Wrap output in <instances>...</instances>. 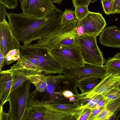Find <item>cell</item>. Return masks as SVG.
Returning <instances> with one entry per match:
<instances>
[{"instance_id": "32", "label": "cell", "mask_w": 120, "mask_h": 120, "mask_svg": "<svg viewBox=\"0 0 120 120\" xmlns=\"http://www.w3.org/2000/svg\"><path fill=\"white\" fill-rule=\"evenodd\" d=\"M120 14V0H113L110 14Z\"/></svg>"}, {"instance_id": "4", "label": "cell", "mask_w": 120, "mask_h": 120, "mask_svg": "<svg viewBox=\"0 0 120 120\" xmlns=\"http://www.w3.org/2000/svg\"><path fill=\"white\" fill-rule=\"evenodd\" d=\"M31 83L28 79L9 94L8 114L11 120H22L27 106Z\"/></svg>"}, {"instance_id": "1", "label": "cell", "mask_w": 120, "mask_h": 120, "mask_svg": "<svg viewBox=\"0 0 120 120\" xmlns=\"http://www.w3.org/2000/svg\"><path fill=\"white\" fill-rule=\"evenodd\" d=\"M63 12L58 9L42 19L26 16L22 13H7L8 23L14 35L23 45L41 39L60 23Z\"/></svg>"}, {"instance_id": "9", "label": "cell", "mask_w": 120, "mask_h": 120, "mask_svg": "<svg viewBox=\"0 0 120 120\" xmlns=\"http://www.w3.org/2000/svg\"><path fill=\"white\" fill-rule=\"evenodd\" d=\"M120 84V76L109 74L104 77L95 87L89 91L79 95L76 100L86 99L89 100L97 95L104 94L118 87Z\"/></svg>"}, {"instance_id": "35", "label": "cell", "mask_w": 120, "mask_h": 120, "mask_svg": "<svg viewBox=\"0 0 120 120\" xmlns=\"http://www.w3.org/2000/svg\"><path fill=\"white\" fill-rule=\"evenodd\" d=\"M104 107L95 108L91 109L88 120H93L94 117L97 115Z\"/></svg>"}, {"instance_id": "7", "label": "cell", "mask_w": 120, "mask_h": 120, "mask_svg": "<svg viewBox=\"0 0 120 120\" xmlns=\"http://www.w3.org/2000/svg\"><path fill=\"white\" fill-rule=\"evenodd\" d=\"M22 13L28 17L42 19L57 10L51 0H20Z\"/></svg>"}, {"instance_id": "43", "label": "cell", "mask_w": 120, "mask_h": 120, "mask_svg": "<svg viewBox=\"0 0 120 120\" xmlns=\"http://www.w3.org/2000/svg\"><path fill=\"white\" fill-rule=\"evenodd\" d=\"M68 98L69 101L70 102L75 101L76 100V98L75 96H71Z\"/></svg>"}, {"instance_id": "28", "label": "cell", "mask_w": 120, "mask_h": 120, "mask_svg": "<svg viewBox=\"0 0 120 120\" xmlns=\"http://www.w3.org/2000/svg\"><path fill=\"white\" fill-rule=\"evenodd\" d=\"M103 96L108 101L114 100L120 97V90L116 88L104 94Z\"/></svg>"}, {"instance_id": "3", "label": "cell", "mask_w": 120, "mask_h": 120, "mask_svg": "<svg viewBox=\"0 0 120 120\" xmlns=\"http://www.w3.org/2000/svg\"><path fill=\"white\" fill-rule=\"evenodd\" d=\"M77 21L75 19L65 24H60L49 34L38 40L36 43L32 45L46 47L49 50L62 46L67 38L78 36L75 29Z\"/></svg>"}, {"instance_id": "25", "label": "cell", "mask_w": 120, "mask_h": 120, "mask_svg": "<svg viewBox=\"0 0 120 120\" xmlns=\"http://www.w3.org/2000/svg\"><path fill=\"white\" fill-rule=\"evenodd\" d=\"M103 96V94L95 95L91 98L89 101L85 105H80L76 109L88 108L91 109L95 108L98 102Z\"/></svg>"}, {"instance_id": "44", "label": "cell", "mask_w": 120, "mask_h": 120, "mask_svg": "<svg viewBox=\"0 0 120 120\" xmlns=\"http://www.w3.org/2000/svg\"><path fill=\"white\" fill-rule=\"evenodd\" d=\"M63 0H51L53 3H57L58 4H61Z\"/></svg>"}, {"instance_id": "5", "label": "cell", "mask_w": 120, "mask_h": 120, "mask_svg": "<svg viewBox=\"0 0 120 120\" xmlns=\"http://www.w3.org/2000/svg\"><path fill=\"white\" fill-rule=\"evenodd\" d=\"M97 37L85 34L75 37L85 63L98 65H104L105 60L97 44Z\"/></svg>"}, {"instance_id": "31", "label": "cell", "mask_w": 120, "mask_h": 120, "mask_svg": "<svg viewBox=\"0 0 120 120\" xmlns=\"http://www.w3.org/2000/svg\"><path fill=\"white\" fill-rule=\"evenodd\" d=\"M103 10L106 14H110L113 0H100Z\"/></svg>"}, {"instance_id": "23", "label": "cell", "mask_w": 120, "mask_h": 120, "mask_svg": "<svg viewBox=\"0 0 120 120\" xmlns=\"http://www.w3.org/2000/svg\"><path fill=\"white\" fill-rule=\"evenodd\" d=\"M120 108V97L108 101L104 107V108L110 113L111 116Z\"/></svg>"}, {"instance_id": "15", "label": "cell", "mask_w": 120, "mask_h": 120, "mask_svg": "<svg viewBox=\"0 0 120 120\" xmlns=\"http://www.w3.org/2000/svg\"><path fill=\"white\" fill-rule=\"evenodd\" d=\"M19 70L26 75L35 73H43V71L27 60L21 57L10 69L11 71Z\"/></svg>"}, {"instance_id": "18", "label": "cell", "mask_w": 120, "mask_h": 120, "mask_svg": "<svg viewBox=\"0 0 120 120\" xmlns=\"http://www.w3.org/2000/svg\"><path fill=\"white\" fill-rule=\"evenodd\" d=\"M11 71L12 73V79L10 93L22 86L28 79L26 75L20 70L17 69Z\"/></svg>"}, {"instance_id": "13", "label": "cell", "mask_w": 120, "mask_h": 120, "mask_svg": "<svg viewBox=\"0 0 120 120\" xmlns=\"http://www.w3.org/2000/svg\"><path fill=\"white\" fill-rule=\"evenodd\" d=\"M55 76L56 83L54 93L62 94L64 91L69 90L73 93L75 97L78 96L79 94L77 90L79 82L73 78L62 74Z\"/></svg>"}, {"instance_id": "10", "label": "cell", "mask_w": 120, "mask_h": 120, "mask_svg": "<svg viewBox=\"0 0 120 120\" xmlns=\"http://www.w3.org/2000/svg\"><path fill=\"white\" fill-rule=\"evenodd\" d=\"M20 42L6 20L0 22V49L3 51L5 56L11 50H20L21 46Z\"/></svg>"}, {"instance_id": "46", "label": "cell", "mask_w": 120, "mask_h": 120, "mask_svg": "<svg viewBox=\"0 0 120 120\" xmlns=\"http://www.w3.org/2000/svg\"><path fill=\"white\" fill-rule=\"evenodd\" d=\"M117 88L120 90V84L118 86Z\"/></svg>"}, {"instance_id": "39", "label": "cell", "mask_w": 120, "mask_h": 120, "mask_svg": "<svg viewBox=\"0 0 120 120\" xmlns=\"http://www.w3.org/2000/svg\"><path fill=\"white\" fill-rule=\"evenodd\" d=\"M5 55L3 51L0 49V71L5 64Z\"/></svg>"}, {"instance_id": "11", "label": "cell", "mask_w": 120, "mask_h": 120, "mask_svg": "<svg viewBox=\"0 0 120 120\" xmlns=\"http://www.w3.org/2000/svg\"><path fill=\"white\" fill-rule=\"evenodd\" d=\"M86 34L97 37L105 28L106 22L101 14L89 11L81 20Z\"/></svg>"}, {"instance_id": "17", "label": "cell", "mask_w": 120, "mask_h": 120, "mask_svg": "<svg viewBox=\"0 0 120 120\" xmlns=\"http://www.w3.org/2000/svg\"><path fill=\"white\" fill-rule=\"evenodd\" d=\"M42 102L47 106L52 109L72 114L80 105L78 103L72 104L46 103Z\"/></svg>"}, {"instance_id": "29", "label": "cell", "mask_w": 120, "mask_h": 120, "mask_svg": "<svg viewBox=\"0 0 120 120\" xmlns=\"http://www.w3.org/2000/svg\"><path fill=\"white\" fill-rule=\"evenodd\" d=\"M111 116L110 113L104 108L94 117L93 120H109Z\"/></svg>"}, {"instance_id": "33", "label": "cell", "mask_w": 120, "mask_h": 120, "mask_svg": "<svg viewBox=\"0 0 120 120\" xmlns=\"http://www.w3.org/2000/svg\"><path fill=\"white\" fill-rule=\"evenodd\" d=\"M75 28L78 36L86 34L84 28L81 20H78Z\"/></svg>"}, {"instance_id": "37", "label": "cell", "mask_w": 120, "mask_h": 120, "mask_svg": "<svg viewBox=\"0 0 120 120\" xmlns=\"http://www.w3.org/2000/svg\"><path fill=\"white\" fill-rule=\"evenodd\" d=\"M87 0H72L73 5L75 8L77 7L86 5Z\"/></svg>"}, {"instance_id": "26", "label": "cell", "mask_w": 120, "mask_h": 120, "mask_svg": "<svg viewBox=\"0 0 120 120\" xmlns=\"http://www.w3.org/2000/svg\"><path fill=\"white\" fill-rule=\"evenodd\" d=\"M77 19L80 20L85 17L89 12L88 7L86 5L78 6L75 10Z\"/></svg>"}, {"instance_id": "19", "label": "cell", "mask_w": 120, "mask_h": 120, "mask_svg": "<svg viewBox=\"0 0 120 120\" xmlns=\"http://www.w3.org/2000/svg\"><path fill=\"white\" fill-rule=\"evenodd\" d=\"M109 74L120 76V59L113 57L109 58L105 60V64L104 65Z\"/></svg>"}, {"instance_id": "36", "label": "cell", "mask_w": 120, "mask_h": 120, "mask_svg": "<svg viewBox=\"0 0 120 120\" xmlns=\"http://www.w3.org/2000/svg\"><path fill=\"white\" fill-rule=\"evenodd\" d=\"M3 106L0 105V120H11L8 113L5 112L3 110Z\"/></svg>"}, {"instance_id": "42", "label": "cell", "mask_w": 120, "mask_h": 120, "mask_svg": "<svg viewBox=\"0 0 120 120\" xmlns=\"http://www.w3.org/2000/svg\"><path fill=\"white\" fill-rule=\"evenodd\" d=\"M97 0H87L86 5L88 6L90 3H93L97 1Z\"/></svg>"}, {"instance_id": "41", "label": "cell", "mask_w": 120, "mask_h": 120, "mask_svg": "<svg viewBox=\"0 0 120 120\" xmlns=\"http://www.w3.org/2000/svg\"><path fill=\"white\" fill-rule=\"evenodd\" d=\"M120 116V108L117 110L109 120H118Z\"/></svg>"}, {"instance_id": "22", "label": "cell", "mask_w": 120, "mask_h": 120, "mask_svg": "<svg viewBox=\"0 0 120 120\" xmlns=\"http://www.w3.org/2000/svg\"><path fill=\"white\" fill-rule=\"evenodd\" d=\"M91 109L86 108L76 109L73 116L74 120H88Z\"/></svg>"}, {"instance_id": "45", "label": "cell", "mask_w": 120, "mask_h": 120, "mask_svg": "<svg viewBox=\"0 0 120 120\" xmlns=\"http://www.w3.org/2000/svg\"><path fill=\"white\" fill-rule=\"evenodd\" d=\"M113 57L115 58L120 59V52L116 54Z\"/></svg>"}, {"instance_id": "40", "label": "cell", "mask_w": 120, "mask_h": 120, "mask_svg": "<svg viewBox=\"0 0 120 120\" xmlns=\"http://www.w3.org/2000/svg\"><path fill=\"white\" fill-rule=\"evenodd\" d=\"M62 94L64 97L68 98L73 96H75L73 93L69 90H66L64 91L62 93Z\"/></svg>"}, {"instance_id": "8", "label": "cell", "mask_w": 120, "mask_h": 120, "mask_svg": "<svg viewBox=\"0 0 120 120\" xmlns=\"http://www.w3.org/2000/svg\"><path fill=\"white\" fill-rule=\"evenodd\" d=\"M63 74L72 77L79 82L86 78L95 77L102 79L109 75L104 65H98L85 63L84 66L73 69H64Z\"/></svg>"}, {"instance_id": "34", "label": "cell", "mask_w": 120, "mask_h": 120, "mask_svg": "<svg viewBox=\"0 0 120 120\" xmlns=\"http://www.w3.org/2000/svg\"><path fill=\"white\" fill-rule=\"evenodd\" d=\"M6 8L5 6L0 3V22L6 20V16L7 13L6 11Z\"/></svg>"}, {"instance_id": "20", "label": "cell", "mask_w": 120, "mask_h": 120, "mask_svg": "<svg viewBox=\"0 0 120 120\" xmlns=\"http://www.w3.org/2000/svg\"><path fill=\"white\" fill-rule=\"evenodd\" d=\"M99 79L91 77L83 79L79 82L78 87L82 94L90 90L97 84L100 81Z\"/></svg>"}, {"instance_id": "30", "label": "cell", "mask_w": 120, "mask_h": 120, "mask_svg": "<svg viewBox=\"0 0 120 120\" xmlns=\"http://www.w3.org/2000/svg\"><path fill=\"white\" fill-rule=\"evenodd\" d=\"M0 3L5 6L8 9L12 10L17 6L18 0H0Z\"/></svg>"}, {"instance_id": "6", "label": "cell", "mask_w": 120, "mask_h": 120, "mask_svg": "<svg viewBox=\"0 0 120 120\" xmlns=\"http://www.w3.org/2000/svg\"><path fill=\"white\" fill-rule=\"evenodd\" d=\"M49 51L64 69H73L84 66L85 62L79 46H61Z\"/></svg>"}, {"instance_id": "16", "label": "cell", "mask_w": 120, "mask_h": 120, "mask_svg": "<svg viewBox=\"0 0 120 120\" xmlns=\"http://www.w3.org/2000/svg\"><path fill=\"white\" fill-rule=\"evenodd\" d=\"M26 76L28 79L35 86L39 92H43L45 90L47 84L46 76L40 73H35Z\"/></svg>"}, {"instance_id": "27", "label": "cell", "mask_w": 120, "mask_h": 120, "mask_svg": "<svg viewBox=\"0 0 120 120\" xmlns=\"http://www.w3.org/2000/svg\"><path fill=\"white\" fill-rule=\"evenodd\" d=\"M46 76L47 84L45 90H46L47 93L49 94V95H50L54 93L56 83L55 76L51 75Z\"/></svg>"}, {"instance_id": "14", "label": "cell", "mask_w": 120, "mask_h": 120, "mask_svg": "<svg viewBox=\"0 0 120 120\" xmlns=\"http://www.w3.org/2000/svg\"><path fill=\"white\" fill-rule=\"evenodd\" d=\"M12 73L10 69L0 72V100L3 106L7 101L12 85Z\"/></svg>"}, {"instance_id": "21", "label": "cell", "mask_w": 120, "mask_h": 120, "mask_svg": "<svg viewBox=\"0 0 120 120\" xmlns=\"http://www.w3.org/2000/svg\"><path fill=\"white\" fill-rule=\"evenodd\" d=\"M20 50L14 49L10 51L5 57V63L8 65L11 64L21 58Z\"/></svg>"}, {"instance_id": "2", "label": "cell", "mask_w": 120, "mask_h": 120, "mask_svg": "<svg viewBox=\"0 0 120 120\" xmlns=\"http://www.w3.org/2000/svg\"><path fill=\"white\" fill-rule=\"evenodd\" d=\"M21 57L30 62L46 74L63 73L64 69L46 47L33 45L21 46Z\"/></svg>"}, {"instance_id": "38", "label": "cell", "mask_w": 120, "mask_h": 120, "mask_svg": "<svg viewBox=\"0 0 120 120\" xmlns=\"http://www.w3.org/2000/svg\"><path fill=\"white\" fill-rule=\"evenodd\" d=\"M108 102L103 96L97 104L95 108L104 107Z\"/></svg>"}, {"instance_id": "12", "label": "cell", "mask_w": 120, "mask_h": 120, "mask_svg": "<svg viewBox=\"0 0 120 120\" xmlns=\"http://www.w3.org/2000/svg\"><path fill=\"white\" fill-rule=\"evenodd\" d=\"M99 42L106 47L120 48V28L116 25L105 28L100 33Z\"/></svg>"}, {"instance_id": "24", "label": "cell", "mask_w": 120, "mask_h": 120, "mask_svg": "<svg viewBox=\"0 0 120 120\" xmlns=\"http://www.w3.org/2000/svg\"><path fill=\"white\" fill-rule=\"evenodd\" d=\"M75 19H77L75 10L65 9L61 17L60 24H65Z\"/></svg>"}]
</instances>
